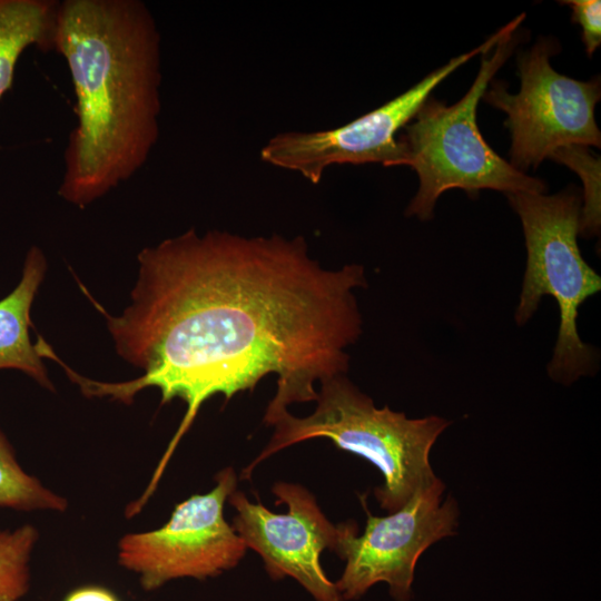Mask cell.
<instances>
[{
  "label": "cell",
  "mask_w": 601,
  "mask_h": 601,
  "mask_svg": "<svg viewBox=\"0 0 601 601\" xmlns=\"http://www.w3.org/2000/svg\"><path fill=\"white\" fill-rule=\"evenodd\" d=\"M550 158L572 168L583 181L580 234L592 237L599 234L601 224L600 158L585 147L570 145L555 150Z\"/></svg>",
  "instance_id": "15"
},
{
  "label": "cell",
  "mask_w": 601,
  "mask_h": 601,
  "mask_svg": "<svg viewBox=\"0 0 601 601\" xmlns=\"http://www.w3.org/2000/svg\"><path fill=\"white\" fill-rule=\"evenodd\" d=\"M0 508L65 511L68 502L23 471L0 432Z\"/></svg>",
  "instance_id": "13"
},
{
  "label": "cell",
  "mask_w": 601,
  "mask_h": 601,
  "mask_svg": "<svg viewBox=\"0 0 601 601\" xmlns=\"http://www.w3.org/2000/svg\"><path fill=\"white\" fill-rule=\"evenodd\" d=\"M47 262L42 250L30 247L22 276L17 287L0 300V370L21 371L47 390L52 391L47 370L36 343L30 339L31 305L43 280Z\"/></svg>",
  "instance_id": "11"
},
{
  "label": "cell",
  "mask_w": 601,
  "mask_h": 601,
  "mask_svg": "<svg viewBox=\"0 0 601 601\" xmlns=\"http://www.w3.org/2000/svg\"><path fill=\"white\" fill-rule=\"evenodd\" d=\"M444 487L435 477L386 516L371 514L361 496L367 514L365 530L357 535V524L348 522L335 552L346 561L335 582L343 601L359 599L378 582L387 583L395 601L412 599L414 570L421 554L439 540L455 534L459 510L451 496L442 500Z\"/></svg>",
  "instance_id": "7"
},
{
  "label": "cell",
  "mask_w": 601,
  "mask_h": 601,
  "mask_svg": "<svg viewBox=\"0 0 601 601\" xmlns=\"http://www.w3.org/2000/svg\"><path fill=\"white\" fill-rule=\"evenodd\" d=\"M137 259L131 304L121 315H109L81 288L106 317L117 353L142 374L109 383L65 372L87 397L129 404L156 387L161 404L186 403L156 476L211 396L228 401L275 373L269 425L289 404L315 401V382L346 374V348L362 334L354 295L367 284L362 265L326 269L302 236L195 228L145 247Z\"/></svg>",
  "instance_id": "1"
},
{
  "label": "cell",
  "mask_w": 601,
  "mask_h": 601,
  "mask_svg": "<svg viewBox=\"0 0 601 601\" xmlns=\"http://www.w3.org/2000/svg\"><path fill=\"white\" fill-rule=\"evenodd\" d=\"M58 7L57 0H0V99L26 50L55 51Z\"/></svg>",
  "instance_id": "12"
},
{
  "label": "cell",
  "mask_w": 601,
  "mask_h": 601,
  "mask_svg": "<svg viewBox=\"0 0 601 601\" xmlns=\"http://www.w3.org/2000/svg\"><path fill=\"white\" fill-rule=\"evenodd\" d=\"M272 491L277 503L288 505L287 513H274L235 490L228 496L236 510L233 529L260 555L273 580L290 577L315 601H343L321 565V554L325 549L336 552L348 522H329L314 495L299 484L277 482Z\"/></svg>",
  "instance_id": "10"
},
{
  "label": "cell",
  "mask_w": 601,
  "mask_h": 601,
  "mask_svg": "<svg viewBox=\"0 0 601 601\" xmlns=\"http://www.w3.org/2000/svg\"><path fill=\"white\" fill-rule=\"evenodd\" d=\"M38 540L32 525L0 532V601H19L30 587L29 560Z\"/></svg>",
  "instance_id": "14"
},
{
  "label": "cell",
  "mask_w": 601,
  "mask_h": 601,
  "mask_svg": "<svg viewBox=\"0 0 601 601\" xmlns=\"http://www.w3.org/2000/svg\"><path fill=\"white\" fill-rule=\"evenodd\" d=\"M572 9V21L581 26L582 41L589 57L601 43V2L600 0L561 1Z\"/></svg>",
  "instance_id": "16"
},
{
  "label": "cell",
  "mask_w": 601,
  "mask_h": 601,
  "mask_svg": "<svg viewBox=\"0 0 601 601\" xmlns=\"http://www.w3.org/2000/svg\"><path fill=\"white\" fill-rule=\"evenodd\" d=\"M161 37L141 0L59 1L55 51L70 73L76 125L58 195L85 208L136 175L159 139Z\"/></svg>",
  "instance_id": "2"
},
{
  "label": "cell",
  "mask_w": 601,
  "mask_h": 601,
  "mask_svg": "<svg viewBox=\"0 0 601 601\" xmlns=\"http://www.w3.org/2000/svg\"><path fill=\"white\" fill-rule=\"evenodd\" d=\"M63 601H119L108 589L97 585L81 587L71 591Z\"/></svg>",
  "instance_id": "17"
},
{
  "label": "cell",
  "mask_w": 601,
  "mask_h": 601,
  "mask_svg": "<svg viewBox=\"0 0 601 601\" xmlns=\"http://www.w3.org/2000/svg\"><path fill=\"white\" fill-rule=\"evenodd\" d=\"M508 31L492 53L481 55L477 76L465 96L452 106L427 98L397 136L403 149L401 166L412 167L420 180L407 216L431 219L439 197L452 188L470 196L481 189L502 193H544L541 179L525 175L499 156L484 140L476 122L479 101L493 76L518 43Z\"/></svg>",
  "instance_id": "4"
},
{
  "label": "cell",
  "mask_w": 601,
  "mask_h": 601,
  "mask_svg": "<svg viewBox=\"0 0 601 601\" xmlns=\"http://www.w3.org/2000/svg\"><path fill=\"white\" fill-rule=\"evenodd\" d=\"M216 486L174 509L161 528L129 533L118 544V562L139 577L146 591L181 578L205 580L235 568L246 552L243 539L224 518V505L236 490L231 467L220 471Z\"/></svg>",
  "instance_id": "9"
},
{
  "label": "cell",
  "mask_w": 601,
  "mask_h": 601,
  "mask_svg": "<svg viewBox=\"0 0 601 601\" xmlns=\"http://www.w3.org/2000/svg\"><path fill=\"white\" fill-rule=\"evenodd\" d=\"M319 383L315 411L305 417L280 413L269 424L275 426L270 441L242 477L248 479L259 462L279 450L314 437H327L338 449L374 464L384 480L375 496L390 513L436 477L430 452L449 421L436 415L408 418L387 406L378 408L345 374Z\"/></svg>",
  "instance_id": "3"
},
{
  "label": "cell",
  "mask_w": 601,
  "mask_h": 601,
  "mask_svg": "<svg viewBox=\"0 0 601 601\" xmlns=\"http://www.w3.org/2000/svg\"><path fill=\"white\" fill-rule=\"evenodd\" d=\"M518 26L513 19L481 46L452 58L402 95L342 127L275 135L260 149L262 160L298 173L312 184H318L333 165L401 166L403 149L397 134L414 118L432 90L474 56L491 51Z\"/></svg>",
  "instance_id": "8"
},
{
  "label": "cell",
  "mask_w": 601,
  "mask_h": 601,
  "mask_svg": "<svg viewBox=\"0 0 601 601\" xmlns=\"http://www.w3.org/2000/svg\"><path fill=\"white\" fill-rule=\"evenodd\" d=\"M556 48L550 40L538 41L518 56L520 91L492 81L482 98L506 115L512 138L511 165L524 173L536 168L559 148L601 145L594 107L601 98L600 81H579L556 72L550 56Z\"/></svg>",
  "instance_id": "6"
},
{
  "label": "cell",
  "mask_w": 601,
  "mask_h": 601,
  "mask_svg": "<svg viewBox=\"0 0 601 601\" xmlns=\"http://www.w3.org/2000/svg\"><path fill=\"white\" fill-rule=\"evenodd\" d=\"M519 215L526 247V267L514 318L524 325L543 296L559 306L560 325L549 376L569 385L595 370L597 354L577 329L580 306L601 289V278L581 255L578 236L582 198L577 191L508 194Z\"/></svg>",
  "instance_id": "5"
}]
</instances>
